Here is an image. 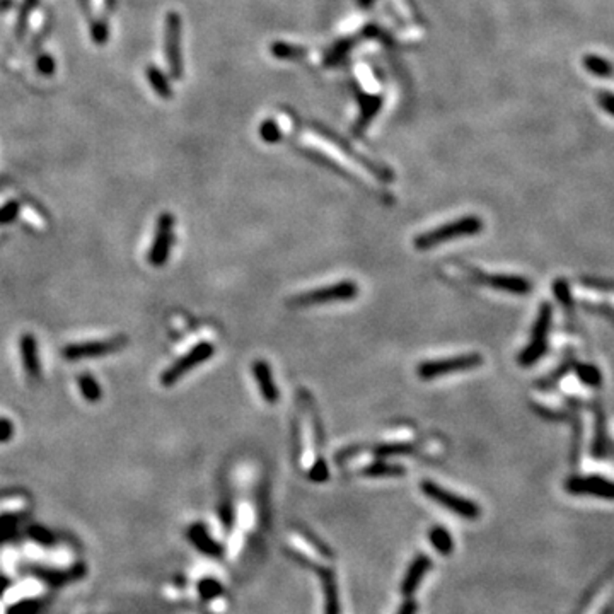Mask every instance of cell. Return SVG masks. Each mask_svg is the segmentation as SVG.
Returning <instances> with one entry per match:
<instances>
[{
    "instance_id": "obj_9",
    "label": "cell",
    "mask_w": 614,
    "mask_h": 614,
    "mask_svg": "<svg viewBox=\"0 0 614 614\" xmlns=\"http://www.w3.org/2000/svg\"><path fill=\"white\" fill-rule=\"evenodd\" d=\"M432 567V560L427 555H419L413 560L411 565L408 567L407 575L403 577V582H401V594L407 597H411L416 592L419 585L423 577L427 575V572Z\"/></svg>"
},
{
    "instance_id": "obj_20",
    "label": "cell",
    "mask_w": 614,
    "mask_h": 614,
    "mask_svg": "<svg viewBox=\"0 0 614 614\" xmlns=\"http://www.w3.org/2000/svg\"><path fill=\"white\" fill-rule=\"evenodd\" d=\"M362 473L366 474V476H372V478L401 476V474H404V468L398 464H387V462H374V464L367 466Z\"/></svg>"
},
{
    "instance_id": "obj_3",
    "label": "cell",
    "mask_w": 614,
    "mask_h": 614,
    "mask_svg": "<svg viewBox=\"0 0 614 614\" xmlns=\"http://www.w3.org/2000/svg\"><path fill=\"white\" fill-rule=\"evenodd\" d=\"M420 488L425 497H428L430 500L440 503L442 507L454 512V514L459 515V517L468 519V521H474V519L480 517L481 509L476 505V503L468 500V498L464 497H459V495L452 493V491L442 488V486L437 485V483L421 481Z\"/></svg>"
},
{
    "instance_id": "obj_2",
    "label": "cell",
    "mask_w": 614,
    "mask_h": 614,
    "mask_svg": "<svg viewBox=\"0 0 614 614\" xmlns=\"http://www.w3.org/2000/svg\"><path fill=\"white\" fill-rule=\"evenodd\" d=\"M359 296V285L355 282L345 280L338 282L330 287H323L318 290H309V292L299 294L289 299L287 306L290 307H309V306H321L330 304V302H345L351 301Z\"/></svg>"
},
{
    "instance_id": "obj_30",
    "label": "cell",
    "mask_w": 614,
    "mask_h": 614,
    "mask_svg": "<svg viewBox=\"0 0 614 614\" xmlns=\"http://www.w3.org/2000/svg\"><path fill=\"white\" fill-rule=\"evenodd\" d=\"M53 68H55V61H53V59H50V56H41L40 59V72H43V73H52L53 72Z\"/></svg>"
},
{
    "instance_id": "obj_25",
    "label": "cell",
    "mask_w": 614,
    "mask_h": 614,
    "mask_svg": "<svg viewBox=\"0 0 614 614\" xmlns=\"http://www.w3.org/2000/svg\"><path fill=\"white\" fill-rule=\"evenodd\" d=\"M79 386H80V391L84 392V396L89 401L100 399V387H97V384L94 383L89 375H82L79 379Z\"/></svg>"
},
{
    "instance_id": "obj_26",
    "label": "cell",
    "mask_w": 614,
    "mask_h": 614,
    "mask_svg": "<svg viewBox=\"0 0 614 614\" xmlns=\"http://www.w3.org/2000/svg\"><path fill=\"white\" fill-rule=\"evenodd\" d=\"M327 476H330V471H327L326 462L323 461V459H318V461H316V464H314V466H313V469H311L309 478H311V480H313V481L321 483V481H326V480H327Z\"/></svg>"
},
{
    "instance_id": "obj_12",
    "label": "cell",
    "mask_w": 614,
    "mask_h": 614,
    "mask_svg": "<svg viewBox=\"0 0 614 614\" xmlns=\"http://www.w3.org/2000/svg\"><path fill=\"white\" fill-rule=\"evenodd\" d=\"M480 280L490 289L502 290V292L510 294H527L531 285L526 278L521 277H510V275H480Z\"/></svg>"
},
{
    "instance_id": "obj_15",
    "label": "cell",
    "mask_w": 614,
    "mask_h": 614,
    "mask_svg": "<svg viewBox=\"0 0 614 614\" xmlns=\"http://www.w3.org/2000/svg\"><path fill=\"white\" fill-rule=\"evenodd\" d=\"M568 490L575 491V493H597L603 497H614V485H608L604 481L587 483L585 480H572L568 483Z\"/></svg>"
},
{
    "instance_id": "obj_4",
    "label": "cell",
    "mask_w": 614,
    "mask_h": 614,
    "mask_svg": "<svg viewBox=\"0 0 614 614\" xmlns=\"http://www.w3.org/2000/svg\"><path fill=\"white\" fill-rule=\"evenodd\" d=\"M483 363V357L480 354H466L454 359L444 360H428V362H421L416 367V374L420 379L430 380L435 378H442L447 374H456V372L473 371V368L480 367Z\"/></svg>"
},
{
    "instance_id": "obj_24",
    "label": "cell",
    "mask_w": 614,
    "mask_h": 614,
    "mask_svg": "<svg viewBox=\"0 0 614 614\" xmlns=\"http://www.w3.org/2000/svg\"><path fill=\"white\" fill-rule=\"evenodd\" d=\"M260 133H261V138H263L265 142H270V143L280 142V138H282L280 128H278L277 123L272 121V120H266L263 125H261Z\"/></svg>"
},
{
    "instance_id": "obj_19",
    "label": "cell",
    "mask_w": 614,
    "mask_h": 614,
    "mask_svg": "<svg viewBox=\"0 0 614 614\" xmlns=\"http://www.w3.org/2000/svg\"><path fill=\"white\" fill-rule=\"evenodd\" d=\"M20 347H23V360H24V366H26V371L30 372L31 375H36L38 374V359H36L35 339H32V337H30V335H26V337L23 338Z\"/></svg>"
},
{
    "instance_id": "obj_33",
    "label": "cell",
    "mask_w": 614,
    "mask_h": 614,
    "mask_svg": "<svg viewBox=\"0 0 614 614\" xmlns=\"http://www.w3.org/2000/svg\"><path fill=\"white\" fill-rule=\"evenodd\" d=\"M372 2H374V0H359V6L360 7H368Z\"/></svg>"
},
{
    "instance_id": "obj_5",
    "label": "cell",
    "mask_w": 614,
    "mask_h": 614,
    "mask_svg": "<svg viewBox=\"0 0 614 614\" xmlns=\"http://www.w3.org/2000/svg\"><path fill=\"white\" fill-rule=\"evenodd\" d=\"M166 59L171 76L174 79H181V18H179L178 12H169L166 18Z\"/></svg>"
},
{
    "instance_id": "obj_1",
    "label": "cell",
    "mask_w": 614,
    "mask_h": 614,
    "mask_svg": "<svg viewBox=\"0 0 614 614\" xmlns=\"http://www.w3.org/2000/svg\"><path fill=\"white\" fill-rule=\"evenodd\" d=\"M483 231V220L476 215H466L461 219L454 220V222L444 224L440 227L432 229V231L420 234L415 239V248L419 251H428V249L437 248L442 243L447 241L459 239V237H471L480 234Z\"/></svg>"
},
{
    "instance_id": "obj_8",
    "label": "cell",
    "mask_w": 614,
    "mask_h": 614,
    "mask_svg": "<svg viewBox=\"0 0 614 614\" xmlns=\"http://www.w3.org/2000/svg\"><path fill=\"white\" fill-rule=\"evenodd\" d=\"M171 244H173V217L166 214L161 215V219H159L152 251L149 255L150 263L154 266H161L166 263L167 255L171 251Z\"/></svg>"
},
{
    "instance_id": "obj_18",
    "label": "cell",
    "mask_w": 614,
    "mask_h": 614,
    "mask_svg": "<svg viewBox=\"0 0 614 614\" xmlns=\"http://www.w3.org/2000/svg\"><path fill=\"white\" fill-rule=\"evenodd\" d=\"M582 64L585 71L594 73V76L597 77H609L614 71L613 65L609 64L608 60L601 59V56L597 55H585Z\"/></svg>"
},
{
    "instance_id": "obj_31",
    "label": "cell",
    "mask_w": 614,
    "mask_h": 614,
    "mask_svg": "<svg viewBox=\"0 0 614 614\" xmlns=\"http://www.w3.org/2000/svg\"><path fill=\"white\" fill-rule=\"evenodd\" d=\"M398 614H416V603L411 599V597H408L407 601H404L403 604H401V608L398 609Z\"/></svg>"
},
{
    "instance_id": "obj_17",
    "label": "cell",
    "mask_w": 614,
    "mask_h": 614,
    "mask_svg": "<svg viewBox=\"0 0 614 614\" xmlns=\"http://www.w3.org/2000/svg\"><path fill=\"white\" fill-rule=\"evenodd\" d=\"M147 79H149L154 91L159 94V97H162V100H171L173 97V89H171L169 82L157 67H154V65L147 67Z\"/></svg>"
},
{
    "instance_id": "obj_21",
    "label": "cell",
    "mask_w": 614,
    "mask_h": 614,
    "mask_svg": "<svg viewBox=\"0 0 614 614\" xmlns=\"http://www.w3.org/2000/svg\"><path fill=\"white\" fill-rule=\"evenodd\" d=\"M272 53L275 56H278V59L292 60V59H301V56H304L307 50L306 48H301V47H294V44L275 43L272 47Z\"/></svg>"
},
{
    "instance_id": "obj_28",
    "label": "cell",
    "mask_w": 614,
    "mask_h": 614,
    "mask_svg": "<svg viewBox=\"0 0 614 614\" xmlns=\"http://www.w3.org/2000/svg\"><path fill=\"white\" fill-rule=\"evenodd\" d=\"M597 104L604 109L606 113H609L614 116V94L608 91L597 92Z\"/></svg>"
},
{
    "instance_id": "obj_14",
    "label": "cell",
    "mask_w": 614,
    "mask_h": 614,
    "mask_svg": "<svg viewBox=\"0 0 614 614\" xmlns=\"http://www.w3.org/2000/svg\"><path fill=\"white\" fill-rule=\"evenodd\" d=\"M116 348L113 343H91V345H73L65 350L67 359H82V357H97Z\"/></svg>"
},
{
    "instance_id": "obj_32",
    "label": "cell",
    "mask_w": 614,
    "mask_h": 614,
    "mask_svg": "<svg viewBox=\"0 0 614 614\" xmlns=\"http://www.w3.org/2000/svg\"><path fill=\"white\" fill-rule=\"evenodd\" d=\"M12 433V425L7 420H0V440H7Z\"/></svg>"
},
{
    "instance_id": "obj_29",
    "label": "cell",
    "mask_w": 614,
    "mask_h": 614,
    "mask_svg": "<svg viewBox=\"0 0 614 614\" xmlns=\"http://www.w3.org/2000/svg\"><path fill=\"white\" fill-rule=\"evenodd\" d=\"M200 591H202V594L207 597V599H210V597L219 596L222 589H220V584H217L215 580H205V582H202Z\"/></svg>"
},
{
    "instance_id": "obj_13",
    "label": "cell",
    "mask_w": 614,
    "mask_h": 614,
    "mask_svg": "<svg viewBox=\"0 0 614 614\" xmlns=\"http://www.w3.org/2000/svg\"><path fill=\"white\" fill-rule=\"evenodd\" d=\"M319 579H321L323 591H325L326 599V614H339V603H338V589L335 582L333 572L327 568H316Z\"/></svg>"
},
{
    "instance_id": "obj_22",
    "label": "cell",
    "mask_w": 614,
    "mask_h": 614,
    "mask_svg": "<svg viewBox=\"0 0 614 614\" xmlns=\"http://www.w3.org/2000/svg\"><path fill=\"white\" fill-rule=\"evenodd\" d=\"M191 538H193L195 543L207 553H212V555L220 553V548L217 546L214 541H212V538H208L207 532H205L200 526H195L193 529H191Z\"/></svg>"
},
{
    "instance_id": "obj_23",
    "label": "cell",
    "mask_w": 614,
    "mask_h": 614,
    "mask_svg": "<svg viewBox=\"0 0 614 614\" xmlns=\"http://www.w3.org/2000/svg\"><path fill=\"white\" fill-rule=\"evenodd\" d=\"M413 445L409 444H383V445H375V447H372V452L375 454V456H396V454H411L413 452Z\"/></svg>"
},
{
    "instance_id": "obj_6",
    "label": "cell",
    "mask_w": 614,
    "mask_h": 614,
    "mask_svg": "<svg viewBox=\"0 0 614 614\" xmlns=\"http://www.w3.org/2000/svg\"><path fill=\"white\" fill-rule=\"evenodd\" d=\"M214 350H215L214 345L207 342L196 345L193 350L188 351L183 359L176 360L173 366L164 372L161 378L164 386H171V384H174L176 380L181 379L186 372H190L191 368H195L196 366H200V363H203L205 360L210 359L212 355H214Z\"/></svg>"
},
{
    "instance_id": "obj_16",
    "label": "cell",
    "mask_w": 614,
    "mask_h": 614,
    "mask_svg": "<svg viewBox=\"0 0 614 614\" xmlns=\"http://www.w3.org/2000/svg\"><path fill=\"white\" fill-rule=\"evenodd\" d=\"M430 543L435 548L440 555H450L454 550V541L452 536L449 534V531L442 526H435L430 529Z\"/></svg>"
},
{
    "instance_id": "obj_10",
    "label": "cell",
    "mask_w": 614,
    "mask_h": 614,
    "mask_svg": "<svg viewBox=\"0 0 614 614\" xmlns=\"http://www.w3.org/2000/svg\"><path fill=\"white\" fill-rule=\"evenodd\" d=\"M548 323H550V307L544 306L543 311H541V316H539L538 323H536L534 338H532L531 345L527 347L526 350L522 351V355H521V363H522V366L532 363L536 359L539 357V355L543 354V350H544V335H546Z\"/></svg>"
},
{
    "instance_id": "obj_7",
    "label": "cell",
    "mask_w": 614,
    "mask_h": 614,
    "mask_svg": "<svg viewBox=\"0 0 614 614\" xmlns=\"http://www.w3.org/2000/svg\"><path fill=\"white\" fill-rule=\"evenodd\" d=\"M316 128H318V132L323 135V137H326L327 140L330 142H333L335 145L338 147V149H342L343 152H345L348 157L350 159H354V161H357V162H360L362 164L363 167H366V169H368L371 171L372 174H375L378 176L379 179H383V181H391L392 179V173H391V169H387V167H384V166H379L378 162H372L371 159H367V157H363L362 154H359V152H355L354 149H351L350 145H348V142H345V140H342V138L338 137L337 133L335 132H331L330 128H326V126H321V125H316Z\"/></svg>"
},
{
    "instance_id": "obj_11",
    "label": "cell",
    "mask_w": 614,
    "mask_h": 614,
    "mask_svg": "<svg viewBox=\"0 0 614 614\" xmlns=\"http://www.w3.org/2000/svg\"><path fill=\"white\" fill-rule=\"evenodd\" d=\"M253 374H255L258 387H260L261 395H263V399L266 403L270 404L278 403L280 392H278V389L275 386V380H273L272 371H270L268 363H266L265 360H256V362L253 363Z\"/></svg>"
},
{
    "instance_id": "obj_27",
    "label": "cell",
    "mask_w": 614,
    "mask_h": 614,
    "mask_svg": "<svg viewBox=\"0 0 614 614\" xmlns=\"http://www.w3.org/2000/svg\"><path fill=\"white\" fill-rule=\"evenodd\" d=\"M36 6H38V0H24L23 7H20V14H19V31L20 32H23L24 28H26L28 19H30L31 12Z\"/></svg>"
}]
</instances>
